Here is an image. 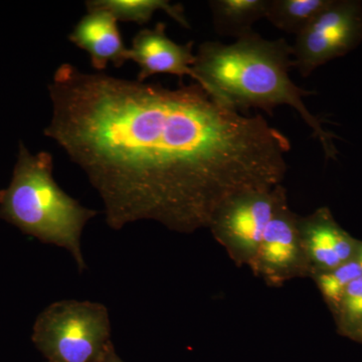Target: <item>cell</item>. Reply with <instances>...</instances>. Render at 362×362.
I'll use <instances>...</instances> for the list:
<instances>
[{
  "instance_id": "cell-1",
  "label": "cell",
  "mask_w": 362,
  "mask_h": 362,
  "mask_svg": "<svg viewBox=\"0 0 362 362\" xmlns=\"http://www.w3.org/2000/svg\"><path fill=\"white\" fill-rule=\"evenodd\" d=\"M47 90L44 134L84 171L113 230L151 220L194 232L230 197L271 189L287 173L284 133L197 83L168 89L65 63Z\"/></svg>"
},
{
  "instance_id": "cell-2",
  "label": "cell",
  "mask_w": 362,
  "mask_h": 362,
  "mask_svg": "<svg viewBox=\"0 0 362 362\" xmlns=\"http://www.w3.org/2000/svg\"><path fill=\"white\" fill-rule=\"evenodd\" d=\"M294 68L293 47L285 39L269 40L252 33L230 45L204 42L195 54L194 83L223 106L238 112L249 109L273 113L282 105L291 106L313 133L326 158H337L334 135L323 128L304 104L314 94L298 87L290 78Z\"/></svg>"
},
{
  "instance_id": "cell-3",
  "label": "cell",
  "mask_w": 362,
  "mask_h": 362,
  "mask_svg": "<svg viewBox=\"0 0 362 362\" xmlns=\"http://www.w3.org/2000/svg\"><path fill=\"white\" fill-rule=\"evenodd\" d=\"M52 171L49 152L33 154L21 141L13 177L0 190V220L44 244L66 250L82 273L88 268L81 243L83 232L98 211L66 194Z\"/></svg>"
},
{
  "instance_id": "cell-4",
  "label": "cell",
  "mask_w": 362,
  "mask_h": 362,
  "mask_svg": "<svg viewBox=\"0 0 362 362\" xmlns=\"http://www.w3.org/2000/svg\"><path fill=\"white\" fill-rule=\"evenodd\" d=\"M32 340L49 362H101L114 347L108 309L98 302H54L35 319Z\"/></svg>"
},
{
  "instance_id": "cell-5",
  "label": "cell",
  "mask_w": 362,
  "mask_h": 362,
  "mask_svg": "<svg viewBox=\"0 0 362 362\" xmlns=\"http://www.w3.org/2000/svg\"><path fill=\"white\" fill-rule=\"evenodd\" d=\"M287 201L281 185L230 197L216 211L209 228L237 263L254 265L267 226Z\"/></svg>"
},
{
  "instance_id": "cell-6",
  "label": "cell",
  "mask_w": 362,
  "mask_h": 362,
  "mask_svg": "<svg viewBox=\"0 0 362 362\" xmlns=\"http://www.w3.org/2000/svg\"><path fill=\"white\" fill-rule=\"evenodd\" d=\"M362 42V2L332 0L296 35L293 63L308 78L319 66L345 56Z\"/></svg>"
},
{
  "instance_id": "cell-7",
  "label": "cell",
  "mask_w": 362,
  "mask_h": 362,
  "mask_svg": "<svg viewBox=\"0 0 362 362\" xmlns=\"http://www.w3.org/2000/svg\"><path fill=\"white\" fill-rule=\"evenodd\" d=\"M298 221L299 216L290 211L285 201L264 233L252 269L273 284L312 272Z\"/></svg>"
},
{
  "instance_id": "cell-8",
  "label": "cell",
  "mask_w": 362,
  "mask_h": 362,
  "mask_svg": "<svg viewBox=\"0 0 362 362\" xmlns=\"http://www.w3.org/2000/svg\"><path fill=\"white\" fill-rule=\"evenodd\" d=\"M194 42L180 45L166 35L165 23H158L153 28H144L136 33L129 49V59L139 66L138 82L157 74H169L182 78L189 76L194 80Z\"/></svg>"
},
{
  "instance_id": "cell-9",
  "label": "cell",
  "mask_w": 362,
  "mask_h": 362,
  "mask_svg": "<svg viewBox=\"0 0 362 362\" xmlns=\"http://www.w3.org/2000/svg\"><path fill=\"white\" fill-rule=\"evenodd\" d=\"M312 273L333 270L356 259L358 240L343 230L327 207L298 221Z\"/></svg>"
},
{
  "instance_id": "cell-10",
  "label": "cell",
  "mask_w": 362,
  "mask_h": 362,
  "mask_svg": "<svg viewBox=\"0 0 362 362\" xmlns=\"http://www.w3.org/2000/svg\"><path fill=\"white\" fill-rule=\"evenodd\" d=\"M69 40L89 54L93 68L99 73L109 63L121 68L129 61V49L124 44L118 21L106 11H89L78 21Z\"/></svg>"
},
{
  "instance_id": "cell-11",
  "label": "cell",
  "mask_w": 362,
  "mask_h": 362,
  "mask_svg": "<svg viewBox=\"0 0 362 362\" xmlns=\"http://www.w3.org/2000/svg\"><path fill=\"white\" fill-rule=\"evenodd\" d=\"M269 0H211L214 30L239 40L254 33L252 25L266 18Z\"/></svg>"
},
{
  "instance_id": "cell-12",
  "label": "cell",
  "mask_w": 362,
  "mask_h": 362,
  "mask_svg": "<svg viewBox=\"0 0 362 362\" xmlns=\"http://www.w3.org/2000/svg\"><path fill=\"white\" fill-rule=\"evenodd\" d=\"M89 11H103L110 13L117 21L146 25L156 11H162L185 28H190L185 16V7L173 4L168 0H90L86 1Z\"/></svg>"
},
{
  "instance_id": "cell-13",
  "label": "cell",
  "mask_w": 362,
  "mask_h": 362,
  "mask_svg": "<svg viewBox=\"0 0 362 362\" xmlns=\"http://www.w3.org/2000/svg\"><path fill=\"white\" fill-rule=\"evenodd\" d=\"M332 0H269L266 18L278 30L298 35Z\"/></svg>"
},
{
  "instance_id": "cell-14",
  "label": "cell",
  "mask_w": 362,
  "mask_h": 362,
  "mask_svg": "<svg viewBox=\"0 0 362 362\" xmlns=\"http://www.w3.org/2000/svg\"><path fill=\"white\" fill-rule=\"evenodd\" d=\"M362 268L356 259L333 270L315 274V281L332 313H337L345 290L350 283L361 277Z\"/></svg>"
},
{
  "instance_id": "cell-15",
  "label": "cell",
  "mask_w": 362,
  "mask_h": 362,
  "mask_svg": "<svg viewBox=\"0 0 362 362\" xmlns=\"http://www.w3.org/2000/svg\"><path fill=\"white\" fill-rule=\"evenodd\" d=\"M334 316L338 330L345 337L354 338L362 329V276L346 288Z\"/></svg>"
},
{
  "instance_id": "cell-16",
  "label": "cell",
  "mask_w": 362,
  "mask_h": 362,
  "mask_svg": "<svg viewBox=\"0 0 362 362\" xmlns=\"http://www.w3.org/2000/svg\"><path fill=\"white\" fill-rule=\"evenodd\" d=\"M101 362H125L123 361L122 358H121L120 356H118V354H116L115 347H113L110 350V351L108 352V354H106V356L104 357L103 359H102Z\"/></svg>"
},
{
  "instance_id": "cell-17",
  "label": "cell",
  "mask_w": 362,
  "mask_h": 362,
  "mask_svg": "<svg viewBox=\"0 0 362 362\" xmlns=\"http://www.w3.org/2000/svg\"><path fill=\"white\" fill-rule=\"evenodd\" d=\"M356 259L358 262L359 265H361L362 268V242H361V240H359L358 246H357Z\"/></svg>"
},
{
  "instance_id": "cell-18",
  "label": "cell",
  "mask_w": 362,
  "mask_h": 362,
  "mask_svg": "<svg viewBox=\"0 0 362 362\" xmlns=\"http://www.w3.org/2000/svg\"><path fill=\"white\" fill-rule=\"evenodd\" d=\"M352 339L356 340V341L362 342V329L359 331L357 334L354 335V337Z\"/></svg>"
},
{
  "instance_id": "cell-19",
  "label": "cell",
  "mask_w": 362,
  "mask_h": 362,
  "mask_svg": "<svg viewBox=\"0 0 362 362\" xmlns=\"http://www.w3.org/2000/svg\"><path fill=\"white\" fill-rule=\"evenodd\" d=\"M45 362H49V361H45Z\"/></svg>"
}]
</instances>
